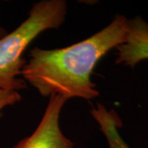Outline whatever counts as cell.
<instances>
[{"mask_svg": "<svg viewBox=\"0 0 148 148\" xmlns=\"http://www.w3.org/2000/svg\"><path fill=\"white\" fill-rule=\"evenodd\" d=\"M127 20L116 15L104 29L69 47L32 49L21 71L23 79L45 97L58 95L67 100H91L99 96L90 76L106 53L126 41Z\"/></svg>", "mask_w": 148, "mask_h": 148, "instance_id": "cell-1", "label": "cell"}, {"mask_svg": "<svg viewBox=\"0 0 148 148\" xmlns=\"http://www.w3.org/2000/svg\"><path fill=\"white\" fill-rule=\"evenodd\" d=\"M67 99L51 95L42 119L31 136L12 148H73L74 143L64 136L59 127V115Z\"/></svg>", "mask_w": 148, "mask_h": 148, "instance_id": "cell-3", "label": "cell"}, {"mask_svg": "<svg viewBox=\"0 0 148 148\" xmlns=\"http://www.w3.org/2000/svg\"><path fill=\"white\" fill-rule=\"evenodd\" d=\"M68 4L64 0H42L32 6L28 17L11 33L0 39V89H27V82L18 77L27 64L23 53L40 33L58 29L65 20Z\"/></svg>", "mask_w": 148, "mask_h": 148, "instance_id": "cell-2", "label": "cell"}, {"mask_svg": "<svg viewBox=\"0 0 148 148\" xmlns=\"http://www.w3.org/2000/svg\"><path fill=\"white\" fill-rule=\"evenodd\" d=\"M7 34H8L7 30L4 29L3 27H2L1 26H0V39H1V38H3V36H5Z\"/></svg>", "mask_w": 148, "mask_h": 148, "instance_id": "cell-7", "label": "cell"}, {"mask_svg": "<svg viewBox=\"0 0 148 148\" xmlns=\"http://www.w3.org/2000/svg\"><path fill=\"white\" fill-rule=\"evenodd\" d=\"M90 113L105 135L109 148H130L119 133V129L123 124L116 111L108 110L104 105L97 103L96 107L91 108Z\"/></svg>", "mask_w": 148, "mask_h": 148, "instance_id": "cell-5", "label": "cell"}, {"mask_svg": "<svg viewBox=\"0 0 148 148\" xmlns=\"http://www.w3.org/2000/svg\"><path fill=\"white\" fill-rule=\"evenodd\" d=\"M21 101L20 93L16 90H6L0 89V117L2 116L1 111L6 106H13Z\"/></svg>", "mask_w": 148, "mask_h": 148, "instance_id": "cell-6", "label": "cell"}, {"mask_svg": "<svg viewBox=\"0 0 148 148\" xmlns=\"http://www.w3.org/2000/svg\"><path fill=\"white\" fill-rule=\"evenodd\" d=\"M115 63L132 69L140 62L148 59V23L141 16L127 20L126 41L116 48Z\"/></svg>", "mask_w": 148, "mask_h": 148, "instance_id": "cell-4", "label": "cell"}]
</instances>
